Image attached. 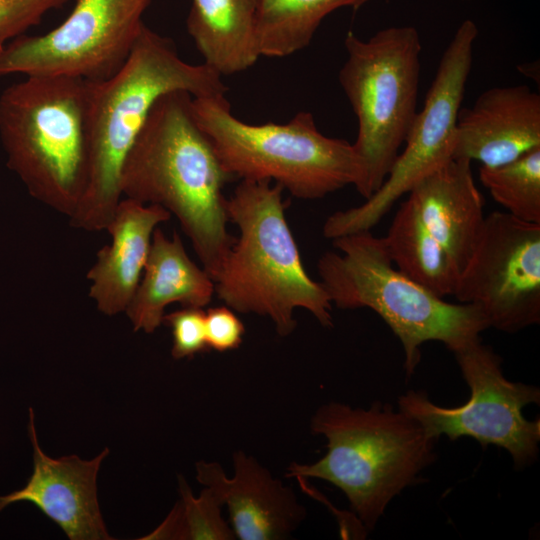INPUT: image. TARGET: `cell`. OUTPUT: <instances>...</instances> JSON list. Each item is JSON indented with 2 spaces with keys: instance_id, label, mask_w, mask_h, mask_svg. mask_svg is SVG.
Masks as SVG:
<instances>
[{
  "instance_id": "6da1fadb",
  "label": "cell",
  "mask_w": 540,
  "mask_h": 540,
  "mask_svg": "<svg viewBox=\"0 0 540 540\" xmlns=\"http://www.w3.org/2000/svg\"><path fill=\"white\" fill-rule=\"evenodd\" d=\"M233 179L195 120L192 96L177 90L153 105L124 161L120 189L124 198L174 215L214 281L236 239L223 194Z\"/></svg>"
},
{
  "instance_id": "7a4b0ae2",
  "label": "cell",
  "mask_w": 540,
  "mask_h": 540,
  "mask_svg": "<svg viewBox=\"0 0 540 540\" xmlns=\"http://www.w3.org/2000/svg\"><path fill=\"white\" fill-rule=\"evenodd\" d=\"M87 82L88 180L72 227L106 230L122 199L124 161L156 101L182 90L194 98L225 96L222 76L183 60L175 43L143 25L122 67L111 77Z\"/></svg>"
},
{
  "instance_id": "3957f363",
  "label": "cell",
  "mask_w": 540,
  "mask_h": 540,
  "mask_svg": "<svg viewBox=\"0 0 540 540\" xmlns=\"http://www.w3.org/2000/svg\"><path fill=\"white\" fill-rule=\"evenodd\" d=\"M281 185L241 180L227 198L229 221L239 229L216 277L215 294L239 313L269 317L280 336L296 328L303 308L332 327V303L321 282L306 272L285 218Z\"/></svg>"
},
{
  "instance_id": "277c9868",
  "label": "cell",
  "mask_w": 540,
  "mask_h": 540,
  "mask_svg": "<svg viewBox=\"0 0 540 540\" xmlns=\"http://www.w3.org/2000/svg\"><path fill=\"white\" fill-rule=\"evenodd\" d=\"M310 429L327 440L325 455L311 464L292 463L286 475L339 488L367 530L436 457V439L415 419L379 401L367 409L324 404L312 416Z\"/></svg>"
},
{
  "instance_id": "5b68a950",
  "label": "cell",
  "mask_w": 540,
  "mask_h": 540,
  "mask_svg": "<svg viewBox=\"0 0 540 540\" xmlns=\"http://www.w3.org/2000/svg\"><path fill=\"white\" fill-rule=\"evenodd\" d=\"M332 241L339 252H326L317 263L332 305L377 313L403 346L407 377L420 362L423 343L439 341L453 353L489 328L477 306L449 303L394 267L384 237L366 230Z\"/></svg>"
},
{
  "instance_id": "8992f818",
  "label": "cell",
  "mask_w": 540,
  "mask_h": 540,
  "mask_svg": "<svg viewBox=\"0 0 540 540\" xmlns=\"http://www.w3.org/2000/svg\"><path fill=\"white\" fill-rule=\"evenodd\" d=\"M87 82L26 76L0 95V141L7 166L28 193L71 218L88 180Z\"/></svg>"
},
{
  "instance_id": "52a82bcc",
  "label": "cell",
  "mask_w": 540,
  "mask_h": 540,
  "mask_svg": "<svg viewBox=\"0 0 540 540\" xmlns=\"http://www.w3.org/2000/svg\"><path fill=\"white\" fill-rule=\"evenodd\" d=\"M192 111L234 179L275 182L304 200L359 181L353 144L324 135L310 112H298L287 123L250 124L232 114L225 96L192 97Z\"/></svg>"
},
{
  "instance_id": "ba28073f",
  "label": "cell",
  "mask_w": 540,
  "mask_h": 540,
  "mask_svg": "<svg viewBox=\"0 0 540 540\" xmlns=\"http://www.w3.org/2000/svg\"><path fill=\"white\" fill-rule=\"evenodd\" d=\"M339 83L357 118L355 186L365 199L386 179L417 114L421 41L413 26H391L368 40L346 34Z\"/></svg>"
},
{
  "instance_id": "9c48e42d",
  "label": "cell",
  "mask_w": 540,
  "mask_h": 540,
  "mask_svg": "<svg viewBox=\"0 0 540 540\" xmlns=\"http://www.w3.org/2000/svg\"><path fill=\"white\" fill-rule=\"evenodd\" d=\"M470 389L460 406L442 407L426 392L409 390L398 398L399 410L415 419L432 438L451 441L472 437L484 448L505 449L518 469L534 463L539 453L540 419L528 420L523 409L539 404L537 386L512 382L503 373L502 359L477 338L453 352Z\"/></svg>"
},
{
  "instance_id": "30bf717a",
  "label": "cell",
  "mask_w": 540,
  "mask_h": 540,
  "mask_svg": "<svg viewBox=\"0 0 540 540\" xmlns=\"http://www.w3.org/2000/svg\"><path fill=\"white\" fill-rule=\"evenodd\" d=\"M478 35L474 21L457 28L446 47L424 105L417 112L386 179L360 206L331 214L323 235L335 239L371 230L392 206L425 176L453 159L458 114L472 68L473 47Z\"/></svg>"
},
{
  "instance_id": "8fae6325",
  "label": "cell",
  "mask_w": 540,
  "mask_h": 540,
  "mask_svg": "<svg viewBox=\"0 0 540 540\" xmlns=\"http://www.w3.org/2000/svg\"><path fill=\"white\" fill-rule=\"evenodd\" d=\"M151 0H75L70 15L53 30L21 35L0 54V77L68 76L97 82L125 63L144 25Z\"/></svg>"
},
{
  "instance_id": "7c38bea8",
  "label": "cell",
  "mask_w": 540,
  "mask_h": 540,
  "mask_svg": "<svg viewBox=\"0 0 540 540\" xmlns=\"http://www.w3.org/2000/svg\"><path fill=\"white\" fill-rule=\"evenodd\" d=\"M477 306L489 328L515 333L540 322V224L507 212L485 216L453 295Z\"/></svg>"
},
{
  "instance_id": "4fadbf2b",
  "label": "cell",
  "mask_w": 540,
  "mask_h": 540,
  "mask_svg": "<svg viewBox=\"0 0 540 540\" xmlns=\"http://www.w3.org/2000/svg\"><path fill=\"white\" fill-rule=\"evenodd\" d=\"M28 434L33 447V471L26 485L0 496V512L27 501L54 521L71 540L112 539L106 530L98 499L96 479L105 448L91 460L77 455L52 458L39 446L35 415L29 408Z\"/></svg>"
},
{
  "instance_id": "5bb4252c",
  "label": "cell",
  "mask_w": 540,
  "mask_h": 540,
  "mask_svg": "<svg viewBox=\"0 0 540 540\" xmlns=\"http://www.w3.org/2000/svg\"><path fill=\"white\" fill-rule=\"evenodd\" d=\"M233 465L229 478L219 463L200 461L196 478L227 506L235 536L241 540L287 538L305 516L294 492L243 451L233 454Z\"/></svg>"
},
{
  "instance_id": "9a60e30c",
  "label": "cell",
  "mask_w": 540,
  "mask_h": 540,
  "mask_svg": "<svg viewBox=\"0 0 540 540\" xmlns=\"http://www.w3.org/2000/svg\"><path fill=\"white\" fill-rule=\"evenodd\" d=\"M540 147V96L527 85L493 87L458 114L454 159L495 167Z\"/></svg>"
},
{
  "instance_id": "2e32d148",
  "label": "cell",
  "mask_w": 540,
  "mask_h": 540,
  "mask_svg": "<svg viewBox=\"0 0 540 540\" xmlns=\"http://www.w3.org/2000/svg\"><path fill=\"white\" fill-rule=\"evenodd\" d=\"M170 218L159 205L122 197L106 227L111 243L97 252L87 273L89 297L101 313L125 312L141 280L153 232Z\"/></svg>"
},
{
  "instance_id": "e0dca14e",
  "label": "cell",
  "mask_w": 540,
  "mask_h": 540,
  "mask_svg": "<svg viewBox=\"0 0 540 540\" xmlns=\"http://www.w3.org/2000/svg\"><path fill=\"white\" fill-rule=\"evenodd\" d=\"M430 233L454 260L459 274L467 264L485 215L471 162L451 159L422 178L408 193Z\"/></svg>"
},
{
  "instance_id": "ac0fdd59",
  "label": "cell",
  "mask_w": 540,
  "mask_h": 540,
  "mask_svg": "<svg viewBox=\"0 0 540 540\" xmlns=\"http://www.w3.org/2000/svg\"><path fill=\"white\" fill-rule=\"evenodd\" d=\"M214 294V281L190 259L178 233L168 238L157 227L143 275L125 313L134 331L149 334L162 324L168 305L203 308Z\"/></svg>"
},
{
  "instance_id": "d6986e66",
  "label": "cell",
  "mask_w": 540,
  "mask_h": 540,
  "mask_svg": "<svg viewBox=\"0 0 540 540\" xmlns=\"http://www.w3.org/2000/svg\"><path fill=\"white\" fill-rule=\"evenodd\" d=\"M258 0H191L187 30L206 65L221 76L249 69L260 56Z\"/></svg>"
},
{
  "instance_id": "ffe728a7",
  "label": "cell",
  "mask_w": 540,
  "mask_h": 540,
  "mask_svg": "<svg viewBox=\"0 0 540 540\" xmlns=\"http://www.w3.org/2000/svg\"><path fill=\"white\" fill-rule=\"evenodd\" d=\"M384 239L400 272L441 298L454 295L459 270L408 198L398 208Z\"/></svg>"
},
{
  "instance_id": "44dd1931",
  "label": "cell",
  "mask_w": 540,
  "mask_h": 540,
  "mask_svg": "<svg viewBox=\"0 0 540 540\" xmlns=\"http://www.w3.org/2000/svg\"><path fill=\"white\" fill-rule=\"evenodd\" d=\"M369 1L258 0L255 32L260 56L282 58L303 50L328 14Z\"/></svg>"
},
{
  "instance_id": "7402d4cb",
  "label": "cell",
  "mask_w": 540,
  "mask_h": 540,
  "mask_svg": "<svg viewBox=\"0 0 540 540\" xmlns=\"http://www.w3.org/2000/svg\"><path fill=\"white\" fill-rule=\"evenodd\" d=\"M479 178L507 213L540 224V147L503 165L480 166Z\"/></svg>"
},
{
  "instance_id": "603a6c76",
  "label": "cell",
  "mask_w": 540,
  "mask_h": 540,
  "mask_svg": "<svg viewBox=\"0 0 540 540\" xmlns=\"http://www.w3.org/2000/svg\"><path fill=\"white\" fill-rule=\"evenodd\" d=\"M180 499L166 519L142 539L233 540L235 533L221 516V501L208 487L195 497L183 477Z\"/></svg>"
},
{
  "instance_id": "cb8c5ba5",
  "label": "cell",
  "mask_w": 540,
  "mask_h": 540,
  "mask_svg": "<svg viewBox=\"0 0 540 540\" xmlns=\"http://www.w3.org/2000/svg\"><path fill=\"white\" fill-rule=\"evenodd\" d=\"M162 323L171 329V355L174 359L193 357L209 349L203 308L183 306L164 315Z\"/></svg>"
},
{
  "instance_id": "d4e9b609",
  "label": "cell",
  "mask_w": 540,
  "mask_h": 540,
  "mask_svg": "<svg viewBox=\"0 0 540 540\" xmlns=\"http://www.w3.org/2000/svg\"><path fill=\"white\" fill-rule=\"evenodd\" d=\"M66 0H0V54L6 45L37 25Z\"/></svg>"
},
{
  "instance_id": "484cf974",
  "label": "cell",
  "mask_w": 540,
  "mask_h": 540,
  "mask_svg": "<svg viewBox=\"0 0 540 540\" xmlns=\"http://www.w3.org/2000/svg\"><path fill=\"white\" fill-rule=\"evenodd\" d=\"M206 341L209 349L226 352L237 349L243 340L245 327L228 306H218L205 312Z\"/></svg>"
}]
</instances>
